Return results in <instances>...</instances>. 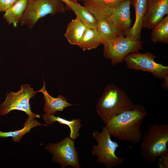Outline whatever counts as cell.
Here are the masks:
<instances>
[{
    "label": "cell",
    "instance_id": "13",
    "mask_svg": "<svg viewBox=\"0 0 168 168\" xmlns=\"http://www.w3.org/2000/svg\"><path fill=\"white\" fill-rule=\"evenodd\" d=\"M44 80L43 87L37 91V92H41L43 94L45 101L44 111L45 113L55 115L56 112L62 111L66 108L74 105L68 102L67 99L61 95H59L56 98L53 97L46 90Z\"/></svg>",
    "mask_w": 168,
    "mask_h": 168
},
{
    "label": "cell",
    "instance_id": "25",
    "mask_svg": "<svg viewBox=\"0 0 168 168\" xmlns=\"http://www.w3.org/2000/svg\"><path fill=\"white\" fill-rule=\"evenodd\" d=\"M162 86L164 89L167 90L168 87V75L163 78Z\"/></svg>",
    "mask_w": 168,
    "mask_h": 168
},
{
    "label": "cell",
    "instance_id": "27",
    "mask_svg": "<svg viewBox=\"0 0 168 168\" xmlns=\"http://www.w3.org/2000/svg\"><path fill=\"white\" fill-rule=\"evenodd\" d=\"M69 0L73 2H77V0Z\"/></svg>",
    "mask_w": 168,
    "mask_h": 168
},
{
    "label": "cell",
    "instance_id": "24",
    "mask_svg": "<svg viewBox=\"0 0 168 168\" xmlns=\"http://www.w3.org/2000/svg\"><path fill=\"white\" fill-rule=\"evenodd\" d=\"M16 0H0V12H5Z\"/></svg>",
    "mask_w": 168,
    "mask_h": 168
},
{
    "label": "cell",
    "instance_id": "6",
    "mask_svg": "<svg viewBox=\"0 0 168 168\" xmlns=\"http://www.w3.org/2000/svg\"><path fill=\"white\" fill-rule=\"evenodd\" d=\"M142 43L140 40L122 36L104 41V56L111 60L112 65H115L123 62L129 54L141 50Z\"/></svg>",
    "mask_w": 168,
    "mask_h": 168
},
{
    "label": "cell",
    "instance_id": "8",
    "mask_svg": "<svg viewBox=\"0 0 168 168\" xmlns=\"http://www.w3.org/2000/svg\"><path fill=\"white\" fill-rule=\"evenodd\" d=\"M155 58L151 52L141 53L137 52L126 55L124 61L129 69L148 72L156 78L163 79L168 75V67L156 62Z\"/></svg>",
    "mask_w": 168,
    "mask_h": 168
},
{
    "label": "cell",
    "instance_id": "3",
    "mask_svg": "<svg viewBox=\"0 0 168 168\" xmlns=\"http://www.w3.org/2000/svg\"><path fill=\"white\" fill-rule=\"evenodd\" d=\"M141 139L142 157L149 163L155 161L161 154L168 150V124H151Z\"/></svg>",
    "mask_w": 168,
    "mask_h": 168
},
{
    "label": "cell",
    "instance_id": "16",
    "mask_svg": "<svg viewBox=\"0 0 168 168\" xmlns=\"http://www.w3.org/2000/svg\"><path fill=\"white\" fill-rule=\"evenodd\" d=\"M43 118L47 126L52 125L56 122L67 125L70 130L69 137L73 140H74L80 136L79 131L82 126L80 123L81 120L80 118L74 119L69 120L58 116H55L54 115L46 113L43 114Z\"/></svg>",
    "mask_w": 168,
    "mask_h": 168
},
{
    "label": "cell",
    "instance_id": "15",
    "mask_svg": "<svg viewBox=\"0 0 168 168\" xmlns=\"http://www.w3.org/2000/svg\"><path fill=\"white\" fill-rule=\"evenodd\" d=\"M28 0H16L13 4L7 10L3 17L9 25L17 26L21 21L27 7Z\"/></svg>",
    "mask_w": 168,
    "mask_h": 168
},
{
    "label": "cell",
    "instance_id": "2",
    "mask_svg": "<svg viewBox=\"0 0 168 168\" xmlns=\"http://www.w3.org/2000/svg\"><path fill=\"white\" fill-rule=\"evenodd\" d=\"M134 104L122 89L113 84L105 87L96 106V112L106 123L123 112L132 109Z\"/></svg>",
    "mask_w": 168,
    "mask_h": 168
},
{
    "label": "cell",
    "instance_id": "17",
    "mask_svg": "<svg viewBox=\"0 0 168 168\" xmlns=\"http://www.w3.org/2000/svg\"><path fill=\"white\" fill-rule=\"evenodd\" d=\"M86 28L77 16L68 24L64 35L71 44L78 46Z\"/></svg>",
    "mask_w": 168,
    "mask_h": 168
},
{
    "label": "cell",
    "instance_id": "7",
    "mask_svg": "<svg viewBox=\"0 0 168 168\" xmlns=\"http://www.w3.org/2000/svg\"><path fill=\"white\" fill-rule=\"evenodd\" d=\"M18 92L12 91L6 94L5 100L0 105V114L5 116L12 110H16L25 112L29 116L34 118H40L39 114L33 113L30 108L29 101L37 93L30 86L27 84L21 86Z\"/></svg>",
    "mask_w": 168,
    "mask_h": 168
},
{
    "label": "cell",
    "instance_id": "11",
    "mask_svg": "<svg viewBox=\"0 0 168 168\" xmlns=\"http://www.w3.org/2000/svg\"><path fill=\"white\" fill-rule=\"evenodd\" d=\"M168 15V0H147L142 27L152 28L166 15Z\"/></svg>",
    "mask_w": 168,
    "mask_h": 168
},
{
    "label": "cell",
    "instance_id": "5",
    "mask_svg": "<svg viewBox=\"0 0 168 168\" xmlns=\"http://www.w3.org/2000/svg\"><path fill=\"white\" fill-rule=\"evenodd\" d=\"M65 4L61 0H28L21 25L31 29L42 17L48 14L64 12Z\"/></svg>",
    "mask_w": 168,
    "mask_h": 168
},
{
    "label": "cell",
    "instance_id": "26",
    "mask_svg": "<svg viewBox=\"0 0 168 168\" xmlns=\"http://www.w3.org/2000/svg\"><path fill=\"white\" fill-rule=\"evenodd\" d=\"M65 4L68 6V4L70 3L71 1L69 0H61Z\"/></svg>",
    "mask_w": 168,
    "mask_h": 168
},
{
    "label": "cell",
    "instance_id": "10",
    "mask_svg": "<svg viewBox=\"0 0 168 168\" xmlns=\"http://www.w3.org/2000/svg\"><path fill=\"white\" fill-rule=\"evenodd\" d=\"M130 5L131 0H125L108 18L121 36H127L131 28Z\"/></svg>",
    "mask_w": 168,
    "mask_h": 168
},
{
    "label": "cell",
    "instance_id": "21",
    "mask_svg": "<svg viewBox=\"0 0 168 168\" xmlns=\"http://www.w3.org/2000/svg\"><path fill=\"white\" fill-rule=\"evenodd\" d=\"M150 39L154 43H168V15L164 17L152 29Z\"/></svg>",
    "mask_w": 168,
    "mask_h": 168
},
{
    "label": "cell",
    "instance_id": "19",
    "mask_svg": "<svg viewBox=\"0 0 168 168\" xmlns=\"http://www.w3.org/2000/svg\"><path fill=\"white\" fill-rule=\"evenodd\" d=\"M102 44L96 29L86 27L78 46L85 51L95 49Z\"/></svg>",
    "mask_w": 168,
    "mask_h": 168
},
{
    "label": "cell",
    "instance_id": "23",
    "mask_svg": "<svg viewBox=\"0 0 168 168\" xmlns=\"http://www.w3.org/2000/svg\"><path fill=\"white\" fill-rule=\"evenodd\" d=\"M159 157L158 167L160 168H168V150L163 152Z\"/></svg>",
    "mask_w": 168,
    "mask_h": 168
},
{
    "label": "cell",
    "instance_id": "14",
    "mask_svg": "<svg viewBox=\"0 0 168 168\" xmlns=\"http://www.w3.org/2000/svg\"><path fill=\"white\" fill-rule=\"evenodd\" d=\"M147 0H131V5L135 8V20L127 36L140 40L142 21L145 13Z\"/></svg>",
    "mask_w": 168,
    "mask_h": 168
},
{
    "label": "cell",
    "instance_id": "28",
    "mask_svg": "<svg viewBox=\"0 0 168 168\" xmlns=\"http://www.w3.org/2000/svg\"><path fill=\"white\" fill-rule=\"evenodd\" d=\"M77 1H83V0H77Z\"/></svg>",
    "mask_w": 168,
    "mask_h": 168
},
{
    "label": "cell",
    "instance_id": "22",
    "mask_svg": "<svg viewBox=\"0 0 168 168\" xmlns=\"http://www.w3.org/2000/svg\"><path fill=\"white\" fill-rule=\"evenodd\" d=\"M102 42L121 36L108 19L98 20L96 28Z\"/></svg>",
    "mask_w": 168,
    "mask_h": 168
},
{
    "label": "cell",
    "instance_id": "12",
    "mask_svg": "<svg viewBox=\"0 0 168 168\" xmlns=\"http://www.w3.org/2000/svg\"><path fill=\"white\" fill-rule=\"evenodd\" d=\"M125 0H83V6L97 19H107Z\"/></svg>",
    "mask_w": 168,
    "mask_h": 168
},
{
    "label": "cell",
    "instance_id": "1",
    "mask_svg": "<svg viewBox=\"0 0 168 168\" xmlns=\"http://www.w3.org/2000/svg\"><path fill=\"white\" fill-rule=\"evenodd\" d=\"M147 115L144 107L134 104L133 108L115 116L106 123L111 136L119 140L135 144L141 139V127L143 119Z\"/></svg>",
    "mask_w": 168,
    "mask_h": 168
},
{
    "label": "cell",
    "instance_id": "20",
    "mask_svg": "<svg viewBox=\"0 0 168 168\" xmlns=\"http://www.w3.org/2000/svg\"><path fill=\"white\" fill-rule=\"evenodd\" d=\"M23 128L18 130L8 132H2L0 131V138L12 137V140L15 142H19L22 137L30 132L33 128L39 125L47 126L46 124H43L38 122L35 118L28 116L25 122Z\"/></svg>",
    "mask_w": 168,
    "mask_h": 168
},
{
    "label": "cell",
    "instance_id": "18",
    "mask_svg": "<svg viewBox=\"0 0 168 168\" xmlns=\"http://www.w3.org/2000/svg\"><path fill=\"white\" fill-rule=\"evenodd\" d=\"M75 14L82 23L86 27L96 28L98 20L84 6L78 2L71 1L67 6Z\"/></svg>",
    "mask_w": 168,
    "mask_h": 168
},
{
    "label": "cell",
    "instance_id": "9",
    "mask_svg": "<svg viewBox=\"0 0 168 168\" xmlns=\"http://www.w3.org/2000/svg\"><path fill=\"white\" fill-rule=\"evenodd\" d=\"M45 149L52 155L53 161L59 164L62 168L68 166L74 168L81 167L74 140L69 137H65L58 142L49 143Z\"/></svg>",
    "mask_w": 168,
    "mask_h": 168
},
{
    "label": "cell",
    "instance_id": "4",
    "mask_svg": "<svg viewBox=\"0 0 168 168\" xmlns=\"http://www.w3.org/2000/svg\"><path fill=\"white\" fill-rule=\"evenodd\" d=\"M93 138L97 141V144L93 145L91 151L92 155L97 156V162L103 164L107 168L121 165L125 158L117 156L115 153L119 147L118 143L112 141L105 126L100 132L94 131Z\"/></svg>",
    "mask_w": 168,
    "mask_h": 168
}]
</instances>
